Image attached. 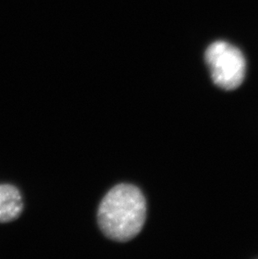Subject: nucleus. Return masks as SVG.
I'll return each mask as SVG.
<instances>
[{
  "mask_svg": "<svg viewBox=\"0 0 258 259\" xmlns=\"http://www.w3.org/2000/svg\"><path fill=\"white\" fill-rule=\"evenodd\" d=\"M146 200L136 186L121 184L104 196L98 209V225L103 234L116 242L134 239L144 228Z\"/></svg>",
  "mask_w": 258,
  "mask_h": 259,
  "instance_id": "1",
  "label": "nucleus"
},
{
  "mask_svg": "<svg viewBox=\"0 0 258 259\" xmlns=\"http://www.w3.org/2000/svg\"><path fill=\"white\" fill-rule=\"evenodd\" d=\"M205 60L212 81L224 90H235L246 76V61L241 50L224 40H217L207 47Z\"/></svg>",
  "mask_w": 258,
  "mask_h": 259,
  "instance_id": "2",
  "label": "nucleus"
},
{
  "mask_svg": "<svg viewBox=\"0 0 258 259\" xmlns=\"http://www.w3.org/2000/svg\"><path fill=\"white\" fill-rule=\"evenodd\" d=\"M24 209L22 196L15 186L0 184V223L16 220Z\"/></svg>",
  "mask_w": 258,
  "mask_h": 259,
  "instance_id": "3",
  "label": "nucleus"
}]
</instances>
